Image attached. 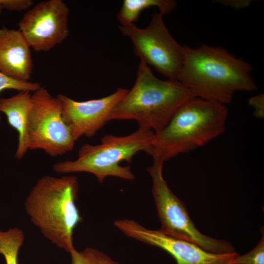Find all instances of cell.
<instances>
[{
    "label": "cell",
    "mask_w": 264,
    "mask_h": 264,
    "mask_svg": "<svg viewBox=\"0 0 264 264\" xmlns=\"http://www.w3.org/2000/svg\"><path fill=\"white\" fill-rule=\"evenodd\" d=\"M164 162L153 158L147 171L153 182L152 193L161 222L160 230L173 237L191 242L214 254L236 252L230 242L201 233L190 218L184 203L172 192L164 179Z\"/></svg>",
    "instance_id": "cell-6"
},
{
    "label": "cell",
    "mask_w": 264,
    "mask_h": 264,
    "mask_svg": "<svg viewBox=\"0 0 264 264\" xmlns=\"http://www.w3.org/2000/svg\"><path fill=\"white\" fill-rule=\"evenodd\" d=\"M33 69L30 47L19 31L0 29V71L13 78L29 81Z\"/></svg>",
    "instance_id": "cell-12"
},
{
    "label": "cell",
    "mask_w": 264,
    "mask_h": 264,
    "mask_svg": "<svg viewBox=\"0 0 264 264\" xmlns=\"http://www.w3.org/2000/svg\"><path fill=\"white\" fill-rule=\"evenodd\" d=\"M114 224L125 235L158 247L170 254L177 264H230L238 254H214L196 244L168 235L160 229L151 230L129 219L118 220Z\"/></svg>",
    "instance_id": "cell-10"
},
{
    "label": "cell",
    "mask_w": 264,
    "mask_h": 264,
    "mask_svg": "<svg viewBox=\"0 0 264 264\" xmlns=\"http://www.w3.org/2000/svg\"><path fill=\"white\" fill-rule=\"evenodd\" d=\"M154 137V132L140 127L126 136L105 135L99 144H84L79 150L76 159L56 163L53 170L64 174L90 173L100 183L109 176L133 180L135 176L131 167L122 166L120 163L123 161L131 162L133 157L141 151L149 154Z\"/></svg>",
    "instance_id": "cell-5"
},
{
    "label": "cell",
    "mask_w": 264,
    "mask_h": 264,
    "mask_svg": "<svg viewBox=\"0 0 264 264\" xmlns=\"http://www.w3.org/2000/svg\"><path fill=\"white\" fill-rule=\"evenodd\" d=\"M230 264H264V233L255 248L244 255L238 254Z\"/></svg>",
    "instance_id": "cell-18"
},
{
    "label": "cell",
    "mask_w": 264,
    "mask_h": 264,
    "mask_svg": "<svg viewBox=\"0 0 264 264\" xmlns=\"http://www.w3.org/2000/svg\"><path fill=\"white\" fill-rule=\"evenodd\" d=\"M68 8L62 0L41 1L24 14L19 30L30 48L47 51L68 36Z\"/></svg>",
    "instance_id": "cell-9"
},
{
    "label": "cell",
    "mask_w": 264,
    "mask_h": 264,
    "mask_svg": "<svg viewBox=\"0 0 264 264\" xmlns=\"http://www.w3.org/2000/svg\"><path fill=\"white\" fill-rule=\"evenodd\" d=\"M41 87L39 83L18 80L0 71V93L5 89H14L19 92L28 91L33 92Z\"/></svg>",
    "instance_id": "cell-17"
},
{
    "label": "cell",
    "mask_w": 264,
    "mask_h": 264,
    "mask_svg": "<svg viewBox=\"0 0 264 264\" xmlns=\"http://www.w3.org/2000/svg\"><path fill=\"white\" fill-rule=\"evenodd\" d=\"M32 104V94L20 91L9 98H0V112L4 113L9 125L18 133V144L15 157L21 159L26 153L27 125Z\"/></svg>",
    "instance_id": "cell-13"
},
{
    "label": "cell",
    "mask_w": 264,
    "mask_h": 264,
    "mask_svg": "<svg viewBox=\"0 0 264 264\" xmlns=\"http://www.w3.org/2000/svg\"><path fill=\"white\" fill-rule=\"evenodd\" d=\"M228 114L221 103L197 97L189 100L155 133L149 154L164 162L206 145L224 132Z\"/></svg>",
    "instance_id": "cell-4"
},
{
    "label": "cell",
    "mask_w": 264,
    "mask_h": 264,
    "mask_svg": "<svg viewBox=\"0 0 264 264\" xmlns=\"http://www.w3.org/2000/svg\"><path fill=\"white\" fill-rule=\"evenodd\" d=\"M26 139L28 150H42L52 157L74 148L75 141L64 120L61 103L44 87L32 94Z\"/></svg>",
    "instance_id": "cell-7"
},
{
    "label": "cell",
    "mask_w": 264,
    "mask_h": 264,
    "mask_svg": "<svg viewBox=\"0 0 264 264\" xmlns=\"http://www.w3.org/2000/svg\"><path fill=\"white\" fill-rule=\"evenodd\" d=\"M249 104L254 109V115L262 118L264 113V96L263 94L251 97L249 100Z\"/></svg>",
    "instance_id": "cell-20"
},
{
    "label": "cell",
    "mask_w": 264,
    "mask_h": 264,
    "mask_svg": "<svg viewBox=\"0 0 264 264\" xmlns=\"http://www.w3.org/2000/svg\"><path fill=\"white\" fill-rule=\"evenodd\" d=\"M69 254L71 264H120L103 252L92 247H86L80 251L74 249Z\"/></svg>",
    "instance_id": "cell-16"
},
{
    "label": "cell",
    "mask_w": 264,
    "mask_h": 264,
    "mask_svg": "<svg viewBox=\"0 0 264 264\" xmlns=\"http://www.w3.org/2000/svg\"><path fill=\"white\" fill-rule=\"evenodd\" d=\"M195 97L178 80L157 78L149 66L140 60L134 85L114 108L110 120H134L139 127L156 133L182 105Z\"/></svg>",
    "instance_id": "cell-3"
},
{
    "label": "cell",
    "mask_w": 264,
    "mask_h": 264,
    "mask_svg": "<svg viewBox=\"0 0 264 264\" xmlns=\"http://www.w3.org/2000/svg\"><path fill=\"white\" fill-rule=\"evenodd\" d=\"M33 4L32 0H0V14L3 9L13 11L27 10Z\"/></svg>",
    "instance_id": "cell-19"
},
{
    "label": "cell",
    "mask_w": 264,
    "mask_h": 264,
    "mask_svg": "<svg viewBox=\"0 0 264 264\" xmlns=\"http://www.w3.org/2000/svg\"><path fill=\"white\" fill-rule=\"evenodd\" d=\"M176 6L173 0H124L117 15L122 25L134 23L142 11L151 7H156L163 16L168 14Z\"/></svg>",
    "instance_id": "cell-14"
},
{
    "label": "cell",
    "mask_w": 264,
    "mask_h": 264,
    "mask_svg": "<svg viewBox=\"0 0 264 264\" xmlns=\"http://www.w3.org/2000/svg\"><path fill=\"white\" fill-rule=\"evenodd\" d=\"M128 89L119 88L108 96L96 99L78 101L60 94L64 120L76 141L82 136H94L110 121L111 111L123 98Z\"/></svg>",
    "instance_id": "cell-11"
},
{
    "label": "cell",
    "mask_w": 264,
    "mask_h": 264,
    "mask_svg": "<svg viewBox=\"0 0 264 264\" xmlns=\"http://www.w3.org/2000/svg\"><path fill=\"white\" fill-rule=\"evenodd\" d=\"M22 230L18 227L3 231L0 230V255L6 264H19L18 255L24 241Z\"/></svg>",
    "instance_id": "cell-15"
},
{
    "label": "cell",
    "mask_w": 264,
    "mask_h": 264,
    "mask_svg": "<svg viewBox=\"0 0 264 264\" xmlns=\"http://www.w3.org/2000/svg\"><path fill=\"white\" fill-rule=\"evenodd\" d=\"M250 64L220 47L184 46V60L177 80L200 99L226 105L235 92L252 91L257 86Z\"/></svg>",
    "instance_id": "cell-1"
},
{
    "label": "cell",
    "mask_w": 264,
    "mask_h": 264,
    "mask_svg": "<svg viewBox=\"0 0 264 264\" xmlns=\"http://www.w3.org/2000/svg\"><path fill=\"white\" fill-rule=\"evenodd\" d=\"M222 2H220L224 5L230 6L235 8H240L245 7L248 5L250 2L247 0L235 1V0H222Z\"/></svg>",
    "instance_id": "cell-21"
},
{
    "label": "cell",
    "mask_w": 264,
    "mask_h": 264,
    "mask_svg": "<svg viewBox=\"0 0 264 264\" xmlns=\"http://www.w3.org/2000/svg\"><path fill=\"white\" fill-rule=\"evenodd\" d=\"M78 191L74 176H45L37 180L24 202L32 223L45 239L69 253L75 249L74 229L83 221L76 204Z\"/></svg>",
    "instance_id": "cell-2"
},
{
    "label": "cell",
    "mask_w": 264,
    "mask_h": 264,
    "mask_svg": "<svg viewBox=\"0 0 264 264\" xmlns=\"http://www.w3.org/2000/svg\"><path fill=\"white\" fill-rule=\"evenodd\" d=\"M163 15L154 13L149 25L140 28L134 23L121 25L122 34L129 37L135 54L168 79L176 80L184 60V46L179 44L167 29Z\"/></svg>",
    "instance_id": "cell-8"
}]
</instances>
